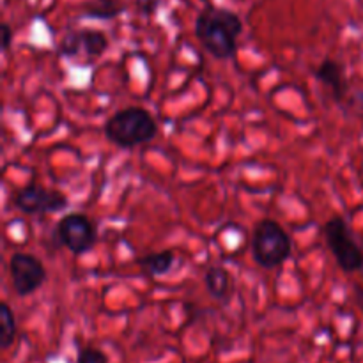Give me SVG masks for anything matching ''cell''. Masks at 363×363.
I'll return each instance as SVG.
<instances>
[{"label":"cell","instance_id":"obj_1","mask_svg":"<svg viewBox=\"0 0 363 363\" xmlns=\"http://www.w3.org/2000/svg\"><path fill=\"white\" fill-rule=\"evenodd\" d=\"M194 30L195 38L213 59L229 60L236 55L243 20L225 7L206 6L195 18Z\"/></svg>","mask_w":363,"mask_h":363},{"label":"cell","instance_id":"obj_15","mask_svg":"<svg viewBox=\"0 0 363 363\" xmlns=\"http://www.w3.org/2000/svg\"><path fill=\"white\" fill-rule=\"evenodd\" d=\"M342 106L346 108V112L351 113V116L363 121V87L357 89L354 92H350V96H347L346 101L342 103Z\"/></svg>","mask_w":363,"mask_h":363},{"label":"cell","instance_id":"obj_9","mask_svg":"<svg viewBox=\"0 0 363 363\" xmlns=\"http://www.w3.org/2000/svg\"><path fill=\"white\" fill-rule=\"evenodd\" d=\"M204 286L213 300L220 301V303H227L234 289L233 275L223 266H209L204 275Z\"/></svg>","mask_w":363,"mask_h":363},{"label":"cell","instance_id":"obj_13","mask_svg":"<svg viewBox=\"0 0 363 363\" xmlns=\"http://www.w3.org/2000/svg\"><path fill=\"white\" fill-rule=\"evenodd\" d=\"M16 318L11 308L9 303H0V347L2 350H9L16 339Z\"/></svg>","mask_w":363,"mask_h":363},{"label":"cell","instance_id":"obj_7","mask_svg":"<svg viewBox=\"0 0 363 363\" xmlns=\"http://www.w3.org/2000/svg\"><path fill=\"white\" fill-rule=\"evenodd\" d=\"M9 277L14 293L27 298L45 286L48 273L41 259L27 252H14L9 257Z\"/></svg>","mask_w":363,"mask_h":363},{"label":"cell","instance_id":"obj_4","mask_svg":"<svg viewBox=\"0 0 363 363\" xmlns=\"http://www.w3.org/2000/svg\"><path fill=\"white\" fill-rule=\"evenodd\" d=\"M323 234L326 247L344 273H357L363 269V250L342 216H332L323 227Z\"/></svg>","mask_w":363,"mask_h":363},{"label":"cell","instance_id":"obj_5","mask_svg":"<svg viewBox=\"0 0 363 363\" xmlns=\"http://www.w3.org/2000/svg\"><path fill=\"white\" fill-rule=\"evenodd\" d=\"M55 234L59 243L67 248L74 257L89 254L98 241L96 225L84 213H69L62 216L57 223Z\"/></svg>","mask_w":363,"mask_h":363},{"label":"cell","instance_id":"obj_2","mask_svg":"<svg viewBox=\"0 0 363 363\" xmlns=\"http://www.w3.org/2000/svg\"><path fill=\"white\" fill-rule=\"evenodd\" d=\"M158 133L156 119L142 106H126L108 117L105 137L119 149H135L147 144Z\"/></svg>","mask_w":363,"mask_h":363},{"label":"cell","instance_id":"obj_12","mask_svg":"<svg viewBox=\"0 0 363 363\" xmlns=\"http://www.w3.org/2000/svg\"><path fill=\"white\" fill-rule=\"evenodd\" d=\"M80 38L82 48L89 57H101L110 46L108 35L98 28H80Z\"/></svg>","mask_w":363,"mask_h":363},{"label":"cell","instance_id":"obj_8","mask_svg":"<svg viewBox=\"0 0 363 363\" xmlns=\"http://www.w3.org/2000/svg\"><path fill=\"white\" fill-rule=\"evenodd\" d=\"M314 77L315 80L321 82V84L328 89L333 101L340 103V105L346 101V98L351 92V85L346 73V66H344L342 62L326 57V59H323L321 62H319V66L315 67Z\"/></svg>","mask_w":363,"mask_h":363},{"label":"cell","instance_id":"obj_11","mask_svg":"<svg viewBox=\"0 0 363 363\" xmlns=\"http://www.w3.org/2000/svg\"><path fill=\"white\" fill-rule=\"evenodd\" d=\"M124 11H126L124 0H87L84 4L82 16L89 18V20L110 21L121 16Z\"/></svg>","mask_w":363,"mask_h":363},{"label":"cell","instance_id":"obj_6","mask_svg":"<svg viewBox=\"0 0 363 363\" xmlns=\"http://www.w3.org/2000/svg\"><path fill=\"white\" fill-rule=\"evenodd\" d=\"M13 204L23 215H53L67 209L69 199L59 190H48L38 183H28L14 194Z\"/></svg>","mask_w":363,"mask_h":363},{"label":"cell","instance_id":"obj_10","mask_svg":"<svg viewBox=\"0 0 363 363\" xmlns=\"http://www.w3.org/2000/svg\"><path fill=\"white\" fill-rule=\"evenodd\" d=\"M174 262H176L174 250H162L156 252V254L142 255V257L137 259V266L149 279H158V277L169 275L170 269L174 268Z\"/></svg>","mask_w":363,"mask_h":363},{"label":"cell","instance_id":"obj_14","mask_svg":"<svg viewBox=\"0 0 363 363\" xmlns=\"http://www.w3.org/2000/svg\"><path fill=\"white\" fill-rule=\"evenodd\" d=\"M80 52H84V48H82L80 28H73V30L66 32L60 38L59 45H57V55L71 59V57H77Z\"/></svg>","mask_w":363,"mask_h":363},{"label":"cell","instance_id":"obj_18","mask_svg":"<svg viewBox=\"0 0 363 363\" xmlns=\"http://www.w3.org/2000/svg\"><path fill=\"white\" fill-rule=\"evenodd\" d=\"M13 43V28L9 23H2V52H7Z\"/></svg>","mask_w":363,"mask_h":363},{"label":"cell","instance_id":"obj_16","mask_svg":"<svg viewBox=\"0 0 363 363\" xmlns=\"http://www.w3.org/2000/svg\"><path fill=\"white\" fill-rule=\"evenodd\" d=\"M77 363H108V358L101 350L96 347H84L77 357Z\"/></svg>","mask_w":363,"mask_h":363},{"label":"cell","instance_id":"obj_17","mask_svg":"<svg viewBox=\"0 0 363 363\" xmlns=\"http://www.w3.org/2000/svg\"><path fill=\"white\" fill-rule=\"evenodd\" d=\"M135 4H137V9L142 16H152L158 11L162 0H135Z\"/></svg>","mask_w":363,"mask_h":363},{"label":"cell","instance_id":"obj_3","mask_svg":"<svg viewBox=\"0 0 363 363\" xmlns=\"http://www.w3.org/2000/svg\"><path fill=\"white\" fill-rule=\"evenodd\" d=\"M293 254V241L277 220L262 218L252 233V257L262 269L282 266Z\"/></svg>","mask_w":363,"mask_h":363}]
</instances>
